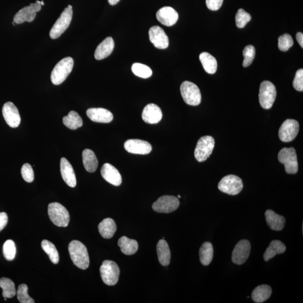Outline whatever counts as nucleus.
Instances as JSON below:
<instances>
[{
  "mask_svg": "<svg viewBox=\"0 0 303 303\" xmlns=\"http://www.w3.org/2000/svg\"><path fill=\"white\" fill-rule=\"evenodd\" d=\"M68 248L74 264L80 269H88L90 265V257L86 246L79 241L73 240L68 244Z\"/></svg>",
  "mask_w": 303,
  "mask_h": 303,
  "instance_id": "obj_1",
  "label": "nucleus"
},
{
  "mask_svg": "<svg viewBox=\"0 0 303 303\" xmlns=\"http://www.w3.org/2000/svg\"><path fill=\"white\" fill-rule=\"evenodd\" d=\"M74 67V60L70 57L64 58L56 65L51 75V80L54 85H60L66 80Z\"/></svg>",
  "mask_w": 303,
  "mask_h": 303,
  "instance_id": "obj_2",
  "label": "nucleus"
},
{
  "mask_svg": "<svg viewBox=\"0 0 303 303\" xmlns=\"http://www.w3.org/2000/svg\"><path fill=\"white\" fill-rule=\"evenodd\" d=\"M48 213L51 221L59 227H67L69 223L70 215L67 210L57 202L48 205Z\"/></svg>",
  "mask_w": 303,
  "mask_h": 303,
  "instance_id": "obj_3",
  "label": "nucleus"
},
{
  "mask_svg": "<svg viewBox=\"0 0 303 303\" xmlns=\"http://www.w3.org/2000/svg\"><path fill=\"white\" fill-rule=\"evenodd\" d=\"M72 8L71 5H68L64 9L62 14L54 25L51 28L50 32V36L52 39H55L60 37L69 27L72 18Z\"/></svg>",
  "mask_w": 303,
  "mask_h": 303,
  "instance_id": "obj_4",
  "label": "nucleus"
},
{
  "mask_svg": "<svg viewBox=\"0 0 303 303\" xmlns=\"http://www.w3.org/2000/svg\"><path fill=\"white\" fill-rule=\"evenodd\" d=\"M180 92L184 102L191 106H196L201 102L202 96L199 87L189 81L181 84Z\"/></svg>",
  "mask_w": 303,
  "mask_h": 303,
  "instance_id": "obj_5",
  "label": "nucleus"
},
{
  "mask_svg": "<svg viewBox=\"0 0 303 303\" xmlns=\"http://www.w3.org/2000/svg\"><path fill=\"white\" fill-rule=\"evenodd\" d=\"M278 160L285 165L286 173L296 174L298 171V163L296 149L293 147L284 148L278 153Z\"/></svg>",
  "mask_w": 303,
  "mask_h": 303,
  "instance_id": "obj_6",
  "label": "nucleus"
},
{
  "mask_svg": "<svg viewBox=\"0 0 303 303\" xmlns=\"http://www.w3.org/2000/svg\"><path fill=\"white\" fill-rule=\"evenodd\" d=\"M100 273L105 284L114 286L119 281L120 269L115 262L106 260L101 266Z\"/></svg>",
  "mask_w": 303,
  "mask_h": 303,
  "instance_id": "obj_7",
  "label": "nucleus"
},
{
  "mask_svg": "<svg viewBox=\"0 0 303 303\" xmlns=\"http://www.w3.org/2000/svg\"><path fill=\"white\" fill-rule=\"evenodd\" d=\"M277 91L275 86L269 81L262 82L260 88L259 100L261 106L265 108H271L275 101Z\"/></svg>",
  "mask_w": 303,
  "mask_h": 303,
  "instance_id": "obj_8",
  "label": "nucleus"
},
{
  "mask_svg": "<svg viewBox=\"0 0 303 303\" xmlns=\"http://www.w3.org/2000/svg\"><path fill=\"white\" fill-rule=\"evenodd\" d=\"M215 139L211 136H204L198 141L195 149L196 160L202 163L207 160L211 155L215 147Z\"/></svg>",
  "mask_w": 303,
  "mask_h": 303,
  "instance_id": "obj_9",
  "label": "nucleus"
},
{
  "mask_svg": "<svg viewBox=\"0 0 303 303\" xmlns=\"http://www.w3.org/2000/svg\"><path fill=\"white\" fill-rule=\"evenodd\" d=\"M220 191L228 195L236 196L243 188V183L239 177L234 175L225 176L218 185Z\"/></svg>",
  "mask_w": 303,
  "mask_h": 303,
  "instance_id": "obj_10",
  "label": "nucleus"
},
{
  "mask_svg": "<svg viewBox=\"0 0 303 303\" xmlns=\"http://www.w3.org/2000/svg\"><path fill=\"white\" fill-rule=\"evenodd\" d=\"M299 131L300 124L294 119H287L282 123L278 132V136L283 142H290L296 138Z\"/></svg>",
  "mask_w": 303,
  "mask_h": 303,
  "instance_id": "obj_11",
  "label": "nucleus"
},
{
  "mask_svg": "<svg viewBox=\"0 0 303 303\" xmlns=\"http://www.w3.org/2000/svg\"><path fill=\"white\" fill-rule=\"evenodd\" d=\"M180 205L179 199L176 197L164 196L159 198L152 205L155 211L168 213L175 211Z\"/></svg>",
  "mask_w": 303,
  "mask_h": 303,
  "instance_id": "obj_12",
  "label": "nucleus"
},
{
  "mask_svg": "<svg viewBox=\"0 0 303 303\" xmlns=\"http://www.w3.org/2000/svg\"><path fill=\"white\" fill-rule=\"evenodd\" d=\"M41 8L42 5L40 3H31L30 6L24 7L15 14L14 22L16 24H22L26 22H33L36 17V13L41 10Z\"/></svg>",
  "mask_w": 303,
  "mask_h": 303,
  "instance_id": "obj_13",
  "label": "nucleus"
},
{
  "mask_svg": "<svg viewBox=\"0 0 303 303\" xmlns=\"http://www.w3.org/2000/svg\"><path fill=\"white\" fill-rule=\"evenodd\" d=\"M251 245L247 240H241L238 242L234 249L232 254V261L237 265L244 264L250 255Z\"/></svg>",
  "mask_w": 303,
  "mask_h": 303,
  "instance_id": "obj_14",
  "label": "nucleus"
},
{
  "mask_svg": "<svg viewBox=\"0 0 303 303\" xmlns=\"http://www.w3.org/2000/svg\"><path fill=\"white\" fill-rule=\"evenodd\" d=\"M2 111L3 118L9 127L13 128L19 127L21 118L18 109L13 102H7L4 104Z\"/></svg>",
  "mask_w": 303,
  "mask_h": 303,
  "instance_id": "obj_15",
  "label": "nucleus"
},
{
  "mask_svg": "<svg viewBox=\"0 0 303 303\" xmlns=\"http://www.w3.org/2000/svg\"><path fill=\"white\" fill-rule=\"evenodd\" d=\"M149 39L152 43L159 49H165L169 44V40L163 28L153 26L149 31Z\"/></svg>",
  "mask_w": 303,
  "mask_h": 303,
  "instance_id": "obj_16",
  "label": "nucleus"
},
{
  "mask_svg": "<svg viewBox=\"0 0 303 303\" xmlns=\"http://www.w3.org/2000/svg\"><path fill=\"white\" fill-rule=\"evenodd\" d=\"M124 148L133 154L147 155L152 151V147L148 141L140 139H129L125 141Z\"/></svg>",
  "mask_w": 303,
  "mask_h": 303,
  "instance_id": "obj_17",
  "label": "nucleus"
},
{
  "mask_svg": "<svg viewBox=\"0 0 303 303\" xmlns=\"http://www.w3.org/2000/svg\"><path fill=\"white\" fill-rule=\"evenodd\" d=\"M156 18L163 25L171 27L174 25L178 20L179 14L172 7L165 6L157 12Z\"/></svg>",
  "mask_w": 303,
  "mask_h": 303,
  "instance_id": "obj_18",
  "label": "nucleus"
},
{
  "mask_svg": "<svg viewBox=\"0 0 303 303\" xmlns=\"http://www.w3.org/2000/svg\"><path fill=\"white\" fill-rule=\"evenodd\" d=\"M101 173L105 180L116 187H118L122 183V177L119 171L110 164H104L101 168Z\"/></svg>",
  "mask_w": 303,
  "mask_h": 303,
  "instance_id": "obj_19",
  "label": "nucleus"
},
{
  "mask_svg": "<svg viewBox=\"0 0 303 303\" xmlns=\"http://www.w3.org/2000/svg\"><path fill=\"white\" fill-rule=\"evenodd\" d=\"M141 116L144 122L149 124H156L159 123L163 118V112L157 105L150 103L144 107Z\"/></svg>",
  "mask_w": 303,
  "mask_h": 303,
  "instance_id": "obj_20",
  "label": "nucleus"
},
{
  "mask_svg": "<svg viewBox=\"0 0 303 303\" xmlns=\"http://www.w3.org/2000/svg\"><path fill=\"white\" fill-rule=\"evenodd\" d=\"M87 115L92 121L100 123L111 122L114 116L112 113L103 108H92L87 111Z\"/></svg>",
  "mask_w": 303,
  "mask_h": 303,
  "instance_id": "obj_21",
  "label": "nucleus"
},
{
  "mask_svg": "<svg viewBox=\"0 0 303 303\" xmlns=\"http://www.w3.org/2000/svg\"><path fill=\"white\" fill-rule=\"evenodd\" d=\"M60 171L66 183L70 187H75L76 179L74 169L69 162L64 157L60 161Z\"/></svg>",
  "mask_w": 303,
  "mask_h": 303,
  "instance_id": "obj_22",
  "label": "nucleus"
},
{
  "mask_svg": "<svg viewBox=\"0 0 303 303\" xmlns=\"http://www.w3.org/2000/svg\"><path fill=\"white\" fill-rule=\"evenodd\" d=\"M265 217L269 228L274 231H281L285 227V217L278 215L272 210H267Z\"/></svg>",
  "mask_w": 303,
  "mask_h": 303,
  "instance_id": "obj_23",
  "label": "nucleus"
},
{
  "mask_svg": "<svg viewBox=\"0 0 303 303\" xmlns=\"http://www.w3.org/2000/svg\"><path fill=\"white\" fill-rule=\"evenodd\" d=\"M115 43L112 37L105 38L97 47L95 53L96 60H103L110 56L114 50Z\"/></svg>",
  "mask_w": 303,
  "mask_h": 303,
  "instance_id": "obj_24",
  "label": "nucleus"
},
{
  "mask_svg": "<svg viewBox=\"0 0 303 303\" xmlns=\"http://www.w3.org/2000/svg\"><path fill=\"white\" fill-rule=\"evenodd\" d=\"M157 255L161 265L167 266L170 263L171 253L168 242L164 239L160 240L157 245Z\"/></svg>",
  "mask_w": 303,
  "mask_h": 303,
  "instance_id": "obj_25",
  "label": "nucleus"
},
{
  "mask_svg": "<svg viewBox=\"0 0 303 303\" xmlns=\"http://www.w3.org/2000/svg\"><path fill=\"white\" fill-rule=\"evenodd\" d=\"M85 168L89 172H94L98 168L99 162L95 153L90 149H86L82 153Z\"/></svg>",
  "mask_w": 303,
  "mask_h": 303,
  "instance_id": "obj_26",
  "label": "nucleus"
},
{
  "mask_svg": "<svg viewBox=\"0 0 303 303\" xmlns=\"http://www.w3.org/2000/svg\"><path fill=\"white\" fill-rule=\"evenodd\" d=\"M117 227L115 222L110 218L104 219L99 225V230L104 239H110L114 236Z\"/></svg>",
  "mask_w": 303,
  "mask_h": 303,
  "instance_id": "obj_27",
  "label": "nucleus"
},
{
  "mask_svg": "<svg viewBox=\"0 0 303 303\" xmlns=\"http://www.w3.org/2000/svg\"><path fill=\"white\" fill-rule=\"evenodd\" d=\"M272 294V289L268 285H261L256 287L252 294L253 301L256 303H264L268 300Z\"/></svg>",
  "mask_w": 303,
  "mask_h": 303,
  "instance_id": "obj_28",
  "label": "nucleus"
},
{
  "mask_svg": "<svg viewBox=\"0 0 303 303\" xmlns=\"http://www.w3.org/2000/svg\"><path fill=\"white\" fill-rule=\"evenodd\" d=\"M118 245L125 255L131 256L135 254L138 249V243L135 240L131 239L126 236L120 238Z\"/></svg>",
  "mask_w": 303,
  "mask_h": 303,
  "instance_id": "obj_29",
  "label": "nucleus"
},
{
  "mask_svg": "<svg viewBox=\"0 0 303 303\" xmlns=\"http://www.w3.org/2000/svg\"><path fill=\"white\" fill-rule=\"evenodd\" d=\"M286 249V246L281 241L277 240L272 241L264 253L265 261L268 262L277 254L285 253Z\"/></svg>",
  "mask_w": 303,
  "mask_h": 303,
  "instance_id": "obj_30",
  "label": "nucleus"
},
{
  "mask_svg": "<svg viewBox=\"0 0 303 303\" xmlns=\"http://www.w3.org/2000/svg\"><path fill=\"white\" fill-rule=\"evenodd\" d=\"M200 60L204 70L210 74H215L217 71L216 59L208 52H202L200 55Z\"/></svg>",
  "mask_w": 303,
  "mask_h": 303,
  "instance_id": "obj_31",
  "label": "nucleus"
},
{
  "mask_svg": "<svg viewBox=\"0 0 303 303\" xmlns=\"http://www.w3.org/2000/svg\"><path fill=\"white\" fill-rule=\"evenodd\" d=\"M63 123L71 130H76L83 125V120L77 112L71 111L67 116H64L63 119Z\"/></svg>",
  "mask_w": 303,
  "mask_h": 303,
  "instance_id": "obj_32",
  "label": "nucleus"
},
{
  "mask_svg": "<svg viewBox=\"0 0 303 303\" xmlns=\"http://www.w3.org/2000/svg\"><path fill=\"white\" fill-rule=\"evenodd\" d=\"M213 257V248L211 242H205L200 249V258L201 264L208 266L211 264Z\"/></svg>",
  "mask_w": 303,
  "mask_h": 303,
  "instance_id": "obj_33",
  "label": "nucleus"
},
{
  "mask_svg": "<svg viewBox=\"0 0 303 303\" xmlns=\"http://www.w3.org/2000/svg\"><path fill=\"white\" fill-rule=\"evenodd\" d=\"M0 288L3 290V298H13L17 294L14 283L9 278L6 277L0 278Z\"/></svg>",
  "mask_w": 303,
  "mask_h": 303,
  "instance_id": "obj_34",
  "label": "nucleus"
},
{
  "mask_svg": "<svg viewBox=\"0 0 303 303\" xmlns=\"http://www.w3.org/2000/svg\"><path fill=\"white\" fill-rule=\"evenodd\" d=\"M42 248L45 252L50 260L54 264H58L59 262V254L55 245L47 240H43L41 242Z\"/></svg>",
  "mask_w": 303,
  "mask_h": 303,
  "instance_id": "obj_35",
  "label": "nucleus"
},
{
  "mask_svg": "<svg viewBox=\"0 0 303 303\" xmlns=\"http://www.w3.org/2000/svg\"><path fill=\"white\" fill-rule=\"evenodd\" d=\"M132 70L136 76L141 78L147 79L152 75L151 68L145 65L140 63H135L133 65Z\"/></svg>",
  "mask_w": 303,
  "mask_h": 303,
  "instance_id": "obj_36",
  "label": "nucleus"
},
{
  "mask_svg": "<svg viewBox=\"0 0 303 303\" xmlns=\"http://www.w3.org/2000/svg\"><path fill=\"white\" fill-rule=\"evenodd\" d=\"M17 249L15 242L12 240H8L5 241L3 246V254L4 257L7 261H13L16 255Z\"/></svg>",
  "mask_w": 303,
  "mask_h": 303,
  "instance_id": "obj_37",
  "label": "nucleus"
},
{
  "mask_svg": "<svg viewBox=\"0 0 303 303\" xmlns=\"http://www.w3.org/2000/svg\"><path fill=\"white\" fill-rule=\"evenodd\" d=\"M244 57L242 66L244 67H248L251 64L256 56V49L252 45L246 46L242 52Z\"/></svg>",
  "mask_w": 303,
  "mask_h": 303,
  "instance_id": "obj_38",
  "label": "nucleus"
},
{
  "mask_svg": "<svg viewBox=\"0 0 303 303\" xmlns=\"http://www.w3.org/2000/svg\"><path fill=\"white\" fill-rule=\"evenodd\" d=\"M252 17L249 13L242 9L238 10L236 17V26L239 28H243L248 22L251 20Z\"/></svg>",
  "mask_w": 303,
  "mask_h": 303,
  "instance_id": "obj_39",
  "label": "nucleus"
},
{
  "mask_svg": "<svg viewBox=\"0 0 303 303\" xmlns=\"http://www.w3.org/2000/svg\"><path fill=\"white\" fill-rule=\"evenodd\" d=\"M28 286L26 284L19 286L17 294L19 302L20 303H34L35 302L28 294Z\"/></svg>",
  "mask_w": 303,
  "mask_h": 303,
  "instance_id": "obj_40",
  "label": "nucleus"
},
{
  "mask_svg": "<svg viewBox=\"0 0 303 303\" xmlns=\"http://www.w3.org/2000/svg\"><path fill=\"white\" fill-rule=\"evenodd\" d=\"M278 47L280 50L283 52L288 51L294 44L293 39L289 34H284L278 39Z\"/></svg>",
  "mask_w": 303,
  "mask_h": 303,
  "instance_id": "obj_41",
  "label": "nucleus"
},
{
  "mask_svg": "<svg viewBox=\"0 0 303 303\" xmlns=\"http://www.w3.org/2000/svg\"><path fill=\"white\" fill-rule=\"evenodd\" d=\"M21 173L23 179L27 183H32L34 180V171L30 164H24L22 168Z\"/></svg>",
  "mask_w": 303,
  "mask_h": 303,
  "instance_id": "obj_42",
  "label": "nucleus"
},
{
  "mask_svg": "<svg viewBox=\"0 0 303 303\" xmlns=\"http://www.w3.org/2000/svg\"><path fill=\"white\" fill-rule=\"evenodd\" d=\"M293 87L298 91H303V69L298 70L293 80Z\"/></svg>",
  "mask_w": 303,
  "mask_h": 303,
  "instance_id": "obj_43",
  "label": "nucleus"
},
{
  "mask_svg": "<svg viewBox=\"0 0 303 303\" xmlns=\"http://www.w3.org/2000/svg\"><path fill=\"white\" fill-rule=\"evenodd\" d=\"M224 0H205L206 5L209 10L217 11L220 9Z\"/></svg>",
  "mask_w": 303,
  "mask_h": 303,
  "instance_id": "obj_44",
  "label": "nucleus"
},
{
  "mask_svg": "<svg viewBox=\"0 0 303 303\" xmlns=\"http://www.w3.org/2000/svg\"><path fill=\"white\" fill-rule=\"evenodd\" d=\"M8 222V217L5 212L0 213V232L5 228Z\"/></svg>",
  "mask_w": 303,
  "mask_h": 303,
  "instance_id": "obj_45",
  "label": "nucleus"
},
{
  "mask_svg": "<svg viewBox=\"0 0 303 303\" xmlns=\"http://www.w3.org/2000/svg\"><path fill=\"white\" fill-rule=\"evenodd\" d=\"M296 38L302 48H303V34L301 32H298L296 35Z\"/></svg>",
  "mask_w": 303,
  "mask_h": 303,
  "instance_id": "obj_46",
  "label": "nucleus"
},
{
  "mask_svg": "<svg viewBox=\"0 0 303 303\" xmlns=\"http://www.w3.org/2000/svg\"><path fill=\"white\" fill-rule=\"evenodd\" d=\"M120 1V0H108V3L112 6L116 5V4L118 3Z\"/></svg>",
  "mask_w": 303,
  "mask_h": 303,
  "instance_id": "obj_47",
  "label": "nucleus"
},
{
  "mask_svg": "<svg viewBox=\"0 0 303 303\" xmlns=\"http://www.w3.org/2000/svg\"><path fill=\"white\" fill-rule=\"evenodd\" d=\"M40 5H44V3L43 1H40Z\"/></svg>",
  "mask_w": 303,
  "mask_h": 303,
  "instance_id": "obj_48",
  "label": "nucleus"
},
{
  "mask_svg": "<svg viewBox=\"0 0 303 303\" xmlns=\"http://www.w3.org/2000/svg\"><path fill=\"white\" fill-rule=\"evenodd\" d=\"M177 197H178L179 199H180V198H181V196H180V195H179V196H177Z\"/></svg>",
  "mask_w": 303,
  "mask_h": 303,
  "instance_id": "obj_49",
  "label": "nucleus"
}]
</instances>
